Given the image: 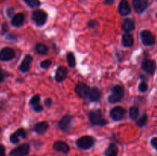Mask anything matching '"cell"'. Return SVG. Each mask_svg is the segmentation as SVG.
<instances>
[{
	"label": "cell",
	"instance_id": "4",
	"mask_svg": "<svg viewBox=\"0 0 157 156\" xmlns=\"http://www.w3.org/2000/svg\"><path fill=\"white\" fill-rule=\"evenodd\" d=\"M48 15L44 11L41 10V9H37L32 12V18L35 24L38 27L44 25L47 21Z\"/></svg>",
	"mask_w": 157,
	"mask_h": 156
},
{
	"label": "cell",
	"instance_id": "39",
	"mask_svg": "<svg viewBox=\"0 0 157 156\" xmlns=\"http://www.w3.org/2000/svg\"><path fill=\"white\" fill-rule=\"evenodd\" d=\"M4 79H5L4 73H3L2 70V69L0 68V83L2 82V81L4 80Z\"/></svg>",
	"mask_w": 157,
	"mask_h": 156
},
{
	"label": "cell",
	"instance_id": "41",
	"mask_svg": "<svg viewBox=\"0 0 157 156\" xmlns=\"http://www.w3.org/2000/svg\"><path fill=\"white\" fill-rule=\"evenodd\" d=\"M2 32H7L8 29H9V27H8V24H6V23L3 24L2 27Z\"/></svg>",
	"mask_w": 157,
	"mask_h": 156
},
{
	"label": "cell",
	"instance_id": "23",
	"mask_svg": "<svg viewBox=\"0 0 157 156\" xmlns=\"http://www.w3.org/2000/svg\"><path fill=\"white\" fill-rule=\"evenodd\" d=\"M35 50H36L37 53H38L39 54L45 55L47 54L48 52V47L44 44H37L35 46Z\"/></svg>",
	"mask_w": 157,
	"mask_h": 156
},
{
	"label": "cell",
	"instance_id": "40",
	"mask_svg": "<svg viewBox=\"0 0 157 156\" xmlns=\"http://www.w3.org/2000/svg\"><path fill=\"white\" fill-rule=\"evenodd\" d=\"M7 14L9 17H12L13 16L14 14V9H9L7 10Z\"/></svg>",
	"mask_w": 157,
	"mask_h": 156
},
{
	"label": "cell",
	"instance_id": "36",
	"mask_svg": "<svg viewBox=\"0 0 157 156\" xmlns=\"http://www.w3.org/2000/svg\"><path fill=\"white\" fill-rule=\"evenodd\" d=\"M52 100L51 98H47V99L44 100V105H45V106H47L48 108H49V107L52 106Z\"/></svg>",
	"mask_w": 157,
	"mask_h": 156
},
{
	"label": "cell",
	"instance_id": "17",
	"mask_svg": "<svg viewBox=\"0 0 157 156\" xmlns=\"http://www.w3.org/2000/svg\"><path fill=\"white\" fill-rule=\"evenodd\" d=\"M102 96V92L98 87H92L89 90L88 97L91 102H98Z\"/></svg>",
	"mask_w": 157,
	"mask_h": 156
},
{
	"label": "cell",
	"instance_id": "30",
	"mask_svg": "<svg viewBox=\"0 0 157 156\" xmlns=\"http://www.w3.org/2000/svg\"><path fill=\"white\" fill-rule=\"evenodd\" d=\"M138 89H139V91L141 92V93H145L148 90V84H147L146 81L142 80L140 82V84Z\"/></svg>",
	"mask_w": 157,
	"mask_h": 156
},
{
	"label": "cell",
	"instance_id": "2",
	"mask_svg": "<svg viewBox=\"0 0 157 156\" xmlns=\"http://www.w3.org/2000/svg\"><path fill=\"white\" fill-rule=\"evenodd\" d=\"M111 94L108 97V102L111 104L117 103L120 102L124 98L125 90L121 85H116L112 88Z\"/></svg>",
	"mask_w": 157,
	"mask_h": 156
},
{
	"label": "cell",
	"instance_id": "37",
	"mask_svg": "<svg viewBox=\"0 0 157 156\" xmlns=\"http://www.w3.org/2000/svg\"><path fill=\"white\" fill-rule=\"evenodd\" d=\"M6 39L11 40V41H15V40L17 39V37H16V35L10 34V35H8L7 36H6Z\"/></svg>",
	"mask_w": 157,
	"mask_h": 156
},
{
	"label": "cell",
	"instance_id": "3",
	"mask_svg": "<svg viewBox=\"0 0 157 156\" xmlns=\"http://www.w3.org/2000/svg\"><path fill=\"white\" fill-rule=\"evenodd\" d=\"M96 143V139L90 136H84L76 141V145L81 149L87 150L92 148Z\"/></svg>",
	"mask_w": 157,
	"mask_h": 156
},
{
	"label": "cell",
	"instance_id": "21",
	"mask_svg": "<svg viewBox=\"0 0 157 156\" xmlns=\"http://www.w3.org/2000/svg\"><path fill=\"white\" fill-rule=\"evenodd\" d=\"M122 44L125 47H131L134 44L133 36L130 33H125L122 36Z\"/></svg>",
	"mask_w": 157,
	"mask_h": 156
},
{
	"label": "cell",
	"instance_id": "13",
	"mask_svg": "<svg viewBox=\"0 0 157 156\" xmlns=\"http://www.w3.org/2000/svg\"><path fill=\"white\" fill-rule=\"evenodd\" d=\"M32 60H33V58L31 55H25L23 61L20 64L19 67H18L20 71L22 72V73H26V72L29 71L31 68V64H32Z\"/></svg>",
	"mask_w": 157,
	"mask_h": 156
},
{
	"label": "cell",
	"instance_id": "27",
	"mask_svg": "<svg viewBox=\"0 0 157 156\" xmlns=\"http://www.w3.org/2000/svg\"><path fill=\"white\" fill-rule=\"evenodd\" d=\"M29 7L38 8L41 6V2L39 0H23Z\"/></svg>",
	"mask_w": 157,
	"mask_h": 156
},
{
	"label": "cell",
	"instance_id": "20",
	"mask_svg": "<svg viewBox=\"0 0 157 156\" xmlns=\"http://www.w3.org/2000/svg\"><path fill=\"white\" fill-rule=\"evenodd\" d=\"M24 21H25L24 14L18 13L16 14V15L12 16L11 23H12V24L14 26V27H20V26H21L23 24Z\"/></svg>",
	"mask_w": 157,
	"mask_h": 156
},
{
	"label": "cell",
	"instance_id": "15",
	"mask_svg": "<svg viewBox=\"0 0 157 156\" xmlns=\"http://www.w3.org/2000/svg\"><path fill=\"white\" fill-rule=\"evenodd\" d=\"M53 148L55 151L63 153V154H67L70 151V148H69L68 145L63 141L55 142L53 145Z\"/></svg>",
	"mask_w": 157,
	"mask_h": 156
},
{
	"label": "cell",
	"instance_id": "29",
	"mask_svg": "<svg viewBox=\"0 0 157 156\" xmlns=\"http://www.w3.org/2000/svg\"><path fill=\"white\" fill-rule=\"evenodd\" d=\"M40 99H41V98H40V96L38 94L37 95H35V96H33L32 97V99H30V101H29V104H30L31 106H35L36 105V104H38L40 102Z\"/></svg>",
	"mask_w": 157,
	"mask_h": 156
},
{
	"label": "cell",
	"instance_id": "33",
	"mask_svg": "<svg viewBox=\"0 0 157 156\" xmlns=\"http://www.w3.org/2000/svg\"><path fill=\"white\" fill-rule=\"evenodd\" d=\"M98 25H99V23H98V21L97 20H90L88 22V27L90 28H95Z\"/></svg>",
	"mask_w": 157,
	"mask_h": 156
},
{
	"label": "cell",
	"instance_id": "35",
	"mask_svg": "<svg viewBox=\"0 0 157 156\" xmlns=\"http://www.w3.org/2000/svg\"><path fill=\"white\" fill-rule=\"evenodd\" d=\"M150 143H151L152 146H153V148H154L157 151V137L153 138V139H151V142H150Z\"/></svg>",
	"mask_w": 157,
	"mask_h": 156
},
{
	"label": "cell",
	"instance_id": "42",
	"mask_svg": "<svg viewBox=\"0 0 157 156\" xmlns=\"http://www.w3.org/2000/svg\"><path fill=\"white\" fill-rule=\"evenodd\" d=\"M104 2H105L106 4L112 5L114 3V0H104Z\"/></svg>",
	"mask_w": 157,
	"mask_h": 156
},
{
	"label": "cell",
	"instance_id": "32",
	"mask_svg": "<svg viewBox=\"0 0 157 156\" xmlns=\"http://www.w3.org/2000/svg\"><path fill=\"white\" fill-rule=\"evenodd\" d=\"M9 139H10V142L13 144H17L19 142V137L15 132L11 135Z\"/></svg>",
	"mask_w": 157,
	"mask_h": 156
},
{
	"label": "cell",
	"instance_id": "8",
	"mask_svg": "<svg viewBox=\"0 0 157 156\" xmlns=\"http://www.w3.org/2000/svg\"><path fill=\"white\" fill-rule=\"evenodd\" d=\"M89 90H90V87L84 83H78L75 87V93L77 96L82 99L88 97Z\"/></svg>",
	"mask_w": 157,
	"mask_h": 156
},
{
	"label": "cell",
	"instance_id": "31",
	"mask_svg": "<svg viewBox=\"0 0 157 156\" xmlns=\"http://www.w3.org/2000/svg\"><path fill=\"white\" fill-rule=\"evenodd\" d=\"M15 133L18 136V137H21L22 138V139H25V138L27 137V133H26L25 130L24 128H18L17 131L15 132Z\"/></svg>",
	"mask_w": 157,
	"mask_h": 156
},
{
	"label": "cell",
	"instance_id": "44",
	"mask_svg": "<svg viewBox=\"0 0 157 156\" xmlns=\"http://www.w3.org/2000/svg\"><path fill=\"white\" fill-rule=\"evenodd\" d=\"M156 18H157V14H156Z\"/></svg>",
	"mask_w": 157,
	"mask_h": 156
},
{
	"label": "cell",
	"instance_id": "34",
	"mask_svg": "<svg viewBox=\"0 0 157 156\" xmlns=\"http://www.w3.org/2000/svg\"><path fill=\"white\" fill-rule=\"evenodd\" d=\"M33 110L36 113H40V112L43 111V106L41 105V104H36V105L33 106Z\"/></svg>",
	"mask_w": 157,
	"mask_h": 156
},
{
	"label": "cell",
	"instance_id": "43",
	"mask_svg": "<svg viewBox=\"0 0 157 156\" xmlns=\"http://www.w3.org/2000/svg\"><path fill=\"white\" fill-rule=\"evenodd\" d=\"M0 132H1V128H0Z\"/></svg>",
	"mask_w": 157,
	"mask_h": 156
},
{
	"label": "cell",
	"instance_id": "28",
	"mask_svg": "<svg viewBox=\"0 0 157 156\" xmlns=\"http://www.w3.org/2000/svg\"><path fill=\"white\" fill-rule=\"evenodd\" d=\"M52 61H51V60H49V59L44 60V61H41V62L40 63V67H41L42 69L46 70V69H48L50 67V66L52 65Z\"/></svg>",
	"mask_w": 157,
	"mask_h": 156
},
{
	"label": "cell",
	"instance_id": "12",
	"mask_svg": "<svg viewBox=\"0 0 157 156\" xmlns=\"http://www.w3.org/2000/svg\"><path fill=\"white\" fill-rule=\"evenodd\" d=\"M134 11L138 14H142L149 6L148 0H133Z\"/></svg>",
	"mask_w": 157,
	"mask_h": 156
},
{
	"label": "cell",
	"instance_id": "16",
	"mask_svg": "<svg viewBox=\"0 0 157 156\" xmlns=\"http://www.w3.org/2000/svg\"><path fill=\"white\" fill-rule=\"evenodd\" d=\"M118 12L122 16H127L131 12V8L127 0H121L118 6Z\"/></svg>",
	"mask_w": 157,
	"mask_h": 156
},
{
	"label": "cell",
	"instance_id": "19",
	"mask_svg": "<svg viewBox=\"0 0 157 156\" xmlns=\"http://www.w3.org/2000/svg\"><path fill=\"white\" fill-rule=\"evenodd\" d=\"M48 123L47 122H45V121H43V122H40L35 124V126H34V130L38 134L42 135L46 132V131L48 129Z\"/></svg>",
	"mask_w": 157,
	"mask_h": 156
},
{
	"label": "cell",
	"instance_id": "18",
	"mask_svg": "<svg viewBox=\"0 0 157 156\" xmlns=\"http://www.w3.org/2000/svg\"><path fill=\"white\" fill-rule=\"evenodd\" d=\"M122 29L126 33L133 32L135 29V22L132 18H126L122 24Z\"/></svg>",
	"mask_w": 157,
	"mask_h": 156
},
{
	"label": "cell",
	"instance_id": "6",
	"mask_svg": "<svg viewBox=\"0 0 157 156\" xmlns=\"http://www.w3.org/2000/svg\"><path fill=\"white\" fill-rule=\"evenodd\" d=\"M30 151V145L25 143L14 148L10 151V156H28Z\"/></svg>",
	"mask_w": 157,
	"mask_h": 156
},
{
	"label": "cell",
	"instance_id": "24",
	"mask_svg": "<svg viewBox=\"0 0 157 156\" xmlns=\"http://www.w3.org/2000/svg\"><path fill=\"white\" fill-rule=\"evenodd\" d=\"M139 116V109L137 106H131L130 109V118L132 120H136Z\"/></svg>",
	"mask_w": 157,
	"mask_h": 156
},
{
	"label": "cell",
	"instance_id": "10",
	"mask_svg": "<svg viewBox=\"0 0 157 156\" xmlns=\"http://www.w3.org/2000/svg\"><path fill=\"white\" fill-rule=\"evenodd\" d=\"M73 117L70 115H65L63 116L58 122V127L64 132H68L71 126V122Z\"/></svg>",
	"mask_w": 157,
	"mask_h": 156
},
{
	"label": "cell",
	"instance_id": "7",
	"mask_svg": "<svg viewBox=\"0 0 157 156\" xmlns=\"http://www.w3.org/2000/svg\"><path fill=\"white\" fill-rule=\"evenodd\" d=\"M126 113H127V111L124 107L115 106L110 110V116L113 120L120 121L125 117Z\"/></svg>",
	"mask_w": 157,
	"mask_h": 156
},
{
	"label": "cell",
	"instance_id": "5",
	"mask_svg": "<svg viewBox=\"0 0 157 156\" xmlns=\"http://www.w3.org/2000/svg\"><path fill=\"white\" fill-rule=\"evenodd\" d=\"M142 43L145 46H153L156 43V38L151 32L149 30H144L140 33Z\"/></svg>",
	"mask_w": 157,
	"mask_h": 156
},
{
	"label": "cell",
	"instance_id": "11",
	"mask_svg": "<svg viewBox=\"0 0 157 156\" xmlns=\"http://www.w3.org/2000/svg\"><path fill=\"white\" fill-rule=\"evenodd\" d=\"M142 69L150 75H153L155 73V70L156 69V62L153 60L145 59L142 63Z\"/></svg>",
	"mask_w": 157,
	"mask_h": 156
},
{
	"label": "cell",
	"instance_id": "25",
	"mask_svg": "<svg viewBox=\"0 0 157 156\" xmlns=\"http://www.w3.org/2000/svg\"><path fill=\"white\" fill-rule=\"evenodd\" d=\"M67 60L68 62L69 66L71 67H75L76 66V58H75V54L72 52H69L67 54Z\"/></svg>",
	"mask_w": 157,
	"mask_h": 156
},
{
	"label": "cell",
	"instance_id": "26",
	"mask_svg": "<svg viewBox=\"0 0 157 156\" xmlns=\"http://www.w3.org/2000/svg\"><path fill=\"white\" fill-rule=\"evenodd\" d=\"M147 121H148V116L146 113H144L137 121H136V125L140 128H142V127L145 126L147 123Z\"/></svg>",
	"mask_w": 157,
	"mask_h": 156
},
{
	"label": "cell",
	"instance_id": "14",
	"mask_svg": "<svg viewBox=\"0 0 157 156\" xmlns=\"http://www.w3.org/2000/svg\"><path fill=\"white\" fill-rule=\"evenodd\" d=\"M67 73H68V71H67V69L64 66H59L57 69L56 72H55V79L57 82H62L63 80L67 78Z\"/></svg>",
	"mask_w": 157,
	"mask_h": 156
},
{
	"label": "cell",
	"instance_id": "1",
	"mask_svg": "<svg viewBox=\"0 0 157 156\" xmlns=\"http://www.w3.org/2000/svg\"><path fill=\"white\" fill-rule=\"evenodd\" d=\"M89 120L94 126H104L108 124V121L104 117L101 110H92L89 113Z\"/></svg>",
	"mask_w": 157,
	"mask_h": 156
},
{
	"label": "cell",
	"instance_id": "9",
	"mask_svg": "<svg viewBox=\"0 0 157 156\" xmlns=\"http://www.w3.org/2000/svg\"><path fill=\"white\" fill-rule=\"evenodd\" d=\"M15 58V51L14 49L6 47L0 50V61H9Z\"/></svg>",
	"mask_w": 157,
	"mask_h": 156
},
{
	"label": "cell",
	"instance_id": "22",
	"mask_svg": "<svg viewBox=\"0 0 157 156\" xmlns=\"http://www.w3.org/2000/svg\"><path fill=\"white\" fill-rule=\"evenodd\" d=\"M118 148L116 144L110 143L104 151L105 156H117L118 154Z\"/></svg>",
	"mask_w": 157,
	"mask_h": 156
},
{
	"label": "cell",
	"instance_id": "38",
	"mask_svg": "<svg viewBox=\"0 0 157 156\" xmlns=\"http://www.w3.org/2000/svg\"><path fill=\"white\" fill-rule=\"evenodd\" d=\"M0 156H6V149L1 144H0Z\"/></svg>",
	"mask_w": 157,
	"mask_h": 156
}]
</instances>
